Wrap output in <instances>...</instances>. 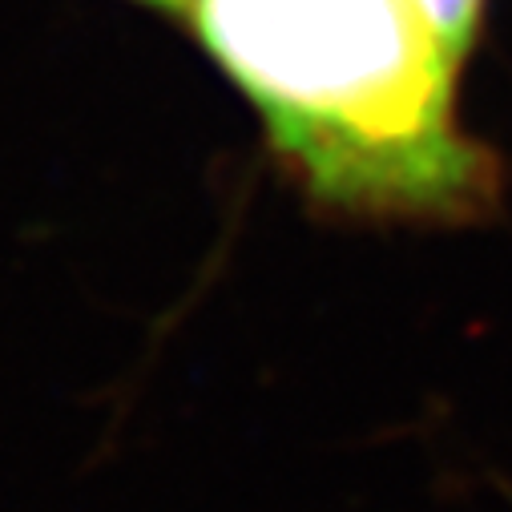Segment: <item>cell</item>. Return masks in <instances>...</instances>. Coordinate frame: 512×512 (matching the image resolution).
<instances>
[{"instance_id":"cell-3","label":"cell","mask_w":512,"mask_h":512,"mask_svg":"<svg viewBox=\"0 0 512 512\" xmlns=\"http://www.w3.org/2000/svg\"><path fill=\"white\" fill-rule=\"evenodd\" d=\"M138 5H150V9H162V13H178V17H186V5H190V0H138Z\"/></svg>"},{"instance_id":"cell-2","label":"cell","mask_w":512,"mask_h":512,"mask_svg":"<svg viewBox=\"0 0 512 512\" xmlns=\"http://www.w3.org/2000/svg\"><path fill=\"white\" fill-rule=\"evenodd\" d=\"M432 13H436V25L440 33L448 37L452 53L468 65L472 61V49L480 41V25H484V9L488 0H428Z\"/></svg>"},{"instance_id":"cell-1","label":"cell","mask_w":512,"mask_h":512,"mask_svg":"<svg viewBox=\"0 0 512 512\" xmlns=\"http://www.w3.org/2000/svg\"><path fill=\"white\" fill-rule=\"evenodd\" d=\"M186 21L315 210L416 226L496 214L504 162L464 130L468 65L428 0H190Z\"/></svg>"}]
</instances>
